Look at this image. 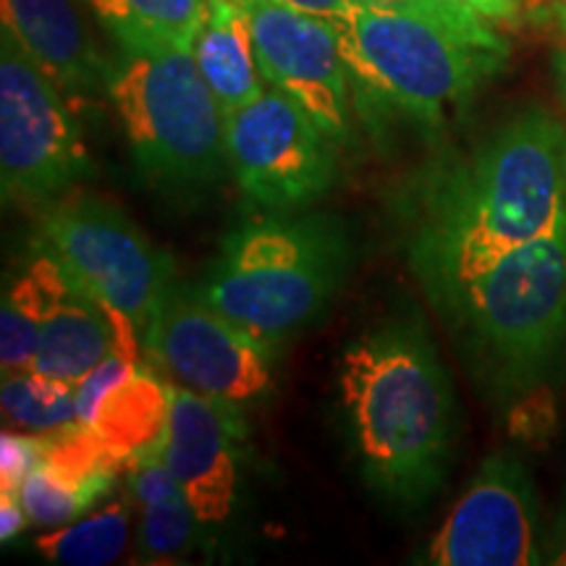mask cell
<instances>
[{
  "instance_id": "cell-1",
  "label": "cell",
  "mask_w": 566,
  "mask_h": 566,
  "mask_svg": "<svg viewBox=\"0 0 566 566\" xmlns=\"http://www.w3.org/2000/svg\"><path fill=\"white\" fill-rule=\"evenodd\" d=\"M564 126L543 108L501 124L467 158L428 171L409 263L430 300L566 221Z\"/></svg>"
},
{
  "instance_id": "cell-2",
  "label": "cell",
  "mask_w": 566,
  "mask_h": 566,
  "mask_svg": "<svg viewBox=\"0 0 566 566\" xmlns=\"http://www.w3.org/2000/svg\"><path fill=\"white\" fill-rule=\"evenodd\" d=\"M338 394L367 485L391 504H424L449 470L457 396L420 317H388L346 344Z\"/></svg>"
},
{
  "instance_id": "cell-3",
  "label": "cell",
  "mask_w": 566,
  "mask_h": 566,
  "mask_svg": "<svg viewBox=\"0 0 566 566\" xmlns=\"http://www.w3.org/2000/svg\"><path fill=\"white\" fill-rule=\"evenodd\" d=\"M352 268L346 226L325 212H273L223 239L200 294L233 325L275 349L313 325Z\"/></svg>"
},
{
  "instance_id": "cell-4",
  "label": "cell",
  "mask_w": 566,
  "mask_h": 566,
  "mask_svg": "<svg viewBox=\"0 0 566 566\" xmlns=\"http://www.w3.org/2000/svg\"><path fill=\"white\" fill-rule=\"evenodd\" d=\"M433 302L495 384H541L566 354V221Z\"/></svg>"
},
{
  "instance_id": "cell-5",
  "label": "cell",
  "mask_w": 566,
  "mask_h": 566,
  "mask_svg": "<svg viewBox=\"0 0 566 566\" xmlns=\"http://www.w3.org/2000/svg\"><path fill=\"white\" fill-rule=\"evenodd\" d=\"M116 105L142 179L171 197H200L229 171L226 113L192 51L137 48L111 61Z\"/></svg>"
},
{
  "instance_id": "cell-6",
  "label": "cell",
  "mask_w": 566,
  "mask_h": 566,
  "mask_svg": "<svg viewBox=\"0 0 566 566\" xmlns=\"http://www.w3.org/2000/svg\"><path fill=\"white\" fill-rule=\"evenodd\" d=\"M334 30L357 101L399 111L428 132L443 129L506 61L441 27L363 0H354Z\"/></svg>"
},
{
  "instance_id": "cell-7",
  "label": "cell",
  "mask_w": 566,
  "mask_h": 566,
  "mask_svg": "<svg viewBox=\"0 0 566 566\" xmlns=\"http://www.w3.org/2000/svg\"><path fill=\"white\" fill-rule=\"evenodd\" d=\"M34 247L53 254L97 302L129 317L145 344L174 265L116 205L92 195L48 202Z\"/></svg>"
},
{
  "instance_id": "cell-8",
  "label": "cell",
  "mask_w": 566,
  "mask_h": 566,
  "mask_svg": "<svg viewBox=\"0 0 566 566\" xmlns=\"http://www.w3.org/2000/svg\"><path fill=\"white\" fill-rule=\"evenodd\" d=\"M90 174L66 92L9 30L0 34V187L6 202H53Z\"/></svg>"
},
{
  "instance_id": "cell-9",
  "label": "cell",
  "mask_w": 566,
  "mask_h": 566,
  "mask_svg": "<svg viewBox=\"0 0 566 566\" xmlns=\"http://www.w3.org/2000/svg\"><path fill=\"white\" fill-rule=\"evenodd\" d=\"M226 147L242 195L268 212H300L336 184V142L275 87L226 113Z\"/></svg>"
},
{
  "instance_id": "cell-10",
  "label": "cell",
  "mask_w": 566,
  "mask_h": 566,
  "mask_svg": "<svg viewBox=\"0 0 566 566\" xmlns=\"http://www.w3.org/2000/svg\"><path fill=\"white\" fill-rule=\"evenodd\" d=\"M142 346L171 384L208 399L244 407L273 388V349L218 313L197 286L168 283Z\"/></svg>"
},
{
  "instance_id": "cell-11",
  "label": "cell",
  "mask_w": 566,
  "mask_h": 566,
  "mask_svg": "<svg viewBox=\"0 0 566 566\" xmlns=\"http://www.w3.org/2000/svg\"><path fill=\"white\" fill-rule=\"evenodd\" d=\"M436 566L543 564L541 504L520 457L499 451L478 467L424 551Z\"/></svg>"
},
{
  "instance_id": "cell-12",
  "label": "cell",
  "mask_w": 566,
  "mask_h": 566,
  "mask_svg": "<svg viewBox=\"0 0 566 566\" xmlns=\"http://www.w3.org/2000/svg\"><path fill=\"white\" fill-rule=\"evenodd\" d=\"M242 3L263 80L300 103L336 145H346L352 139V80L334 24L273 0Z\"/></svg>"
},
{
  "instance_id": "cell-13",
  "label": "cell",
  "mask_w": 566,
  "mask_h": 566,
  "mask_svg": "<svg viewBox=\"0 0 566 566\" xmlns=\"http://www.w3.org/2000/svg\"><path fill=\"white\" fill-rule=\"evenodd\" d=\"M242 436V407L171 384L163 459L202 525H221L233 512L239 483L237 446Z\"/></svg>"
},
{
  "instance_id": "cell-14",
  "label": "cell",
  "mask_w": 566,
  "mask_h": 566,
  "mask_svg": "<svg viewBox=\"0 0 566 566\" xmlns=\"http://www.w3.org/2000/svg\"><path fill=\"white\" fill-rule=\"evenodd\" d=\"M3 30L66 95L108 90L111 61L97 51L74 0H0Z\"/></svg>"
},
{
  "instance_id": "cell-15",
  "label": "cell",
  "mask_w": 566,
  "mask_h": 566,
  "mask_svg": "<svg viewBox=\"0 0 566 566\" xmlns=\"http://www.w3.org/2000/svg\"><path fill=\"white\" fill-rule=\"evenodd\" d=\"M118 310L97 302L69 275L66 289L45 315L32 370L76 386L116 346Z\"/></svg>"
},
{
  "instance_id": "cell-16",
  "label": "cell",
  "mask_w": 566,
  "mask_h": 566,
  "mask_svg": "<svg viewBox=\"0 0 566 566\" xmlns=\"http://www.w3.org/2000/svg\"><path fill=\"white\" fill-rule=\"evenodd\" d=\"M192 55L223 113L244 108L263 95V74L242 0H208Z\"/></svg>"
},
{
  "instance_id": "cell-17",
  "label": "cell",
  "mask_w": 566,
  "mask_h": 566,
  "mask_svg": "<svg viewBox=\"0 0 566 566\" xmlns=\"http://www.w3.org/2000/svg\"><path fill=\"white\" fill-rule=\"evenodd\" d=\"M171 415V384L139 363L122 384L103 396L95 420L87 428L97 433L105 449L126 467L129 459L160 449Z\"/></svg>"
},
{
  "instance_id": "cell-18",
  "label": "cell",
  "mask_w": 566,
  "mask_h": 566,
  "mask_svg": "<svg viewBox=\"0 0 566 566\" xmlns=\"http://www.w3.org/2000/svg\"><path fill=\"white\" fill-rule=\"evenodd\" d=\"M118 48H184L192 51L208 0H84Z\"/></svg>"
},
{
  "instance_id": "cell-19",
  "label": "cell",
  "mask_w": 566,
  "mask_h": 566,
  "mask_svg": "<svg viewBox=\"0 0 566 566\" xmlns=\"http://www.w3.org/2000/svg\"><path fill=\"white\" fill-rule=\"evenodd\" d=\"M0 407L6 428L11 424L13 430L34 436L59 433L80 422L74 386L34 370L3 375Z\"/></svg>"
},
{
  "instance_id": "cell-20",
  "label": "cell",
  "mask_w": 566,
  "mask_h": 566,
  "mask_svg": "<svg viewBox=\"0 0 566 566\" xmlns=\"http://www.w3.org/2000/svg\"><path fill=\"white\" fill-rule=\"evenodd\" d=\"M129 541V509L113 501L97 514L74 525L40 535L34 548L42 558L69 566H103L116 562Z\"/></svg>"
},
{
  "instance_id": "cell-21",
  "label": "cell",
  "mask_w": 566,
  "mask_h": 566,
  "mask_svg": "<svg viewBox=\"0 0 566 566\" xmlns=\"http://www.w3.org/2000/svg\"><path fill=\"white\" fill-rule=\"evenodd\" d=\"M363 3L407 13V17L441 27V30L454 34V38L470 42L475 48H483V51L509 55L506 40L493 30V21L480 17L478 11H472L462 0H363Z\"/></svg>"
},
{
  "instance_id": "cell-22",
  "label": "cell",
  "mask_w": 566,
  "mask_h": 566,
  "mask_svg": "<svg viewBox=\"0 0 566 566\" xmlns=\"http://www.w3.org/2000/svg\"><path fill=\"white\" fill-rule=\"evenodd\" d=\"M19 501L24 506L27 516L34 525H66L82 516L90 506H95L97 495L66 483V480L55 475L48 464H40L24 485L19 488Z\"/></svg>"
},
{
  "instance_id": "cell-23",
  "label": "cell",
  "mask_w": 566,
  "mask_h": 566,
  "mask_svg": "<svg viewBox=\"0 0 566 566\" xmlns=\"http://www.w3.org/2000/svg\"><path fill=\"white\" fill-rule=\"evenodd\" d=\"M197 520L195 509L187 499L168 501V504L142 509L139 522V556L158 562L166 556H181L195 543Z\"/></svg>"
},
{
  "instance_id": "cell-24",
  "label": "cell",
  "mask_w": 566,
  "mask_h": 566,
  "mask_svg": "<svg viewBox=\"0 0 566 566\" xmlns=\"http://www.w3.org/2000/svg\"><path fill=\"white\" fill-rule=\"evenodd\" d=\"M42 464L40 436L24 430H3L0 436V493L19 495V488Z\"/></svg>"
},
{
  "instance_id": "cell-25",
  "label": "cell",
  "mask_w": 566,
  "mask_h": 566,
  "mask_svg": "<svg viewBox=\"0 0 566 566\" xmlns=\"http://www.w3.org/2000/svg\"><path fill=\"white\" fill-rule=\"evenodd\" d=\"M134 365H137V359L126 357L124 352H118L116 346H113V349L103 357V363L97 365L90 375H84L80 384L74 386L76 415H80L82 424H90L95 420V412L97 407H101L103 396L108 394L116 384H122L126 375L132 373Z\"/></svg>"
},
{
  "instance_id": "cell-26",
  "label": "cell",
  "mask_w": 566,
  "mask_h": 566,
  "mask_svg": "<svg viewBox=\"0 0 566 566\" xmlns=\"http://www.w3.org/2000/svg\"><path fill=\"white\" fill-rule=\"evenodd\" d=\"M273 3L286 6V9H294L300 13H310V17L325 19L331 24L342 21L346 13L352 11L354 0H273Z\"/></svg>"
},
{
  "instance_id": "cell-27",
  "label": "cell",
  "mask_w": 566,
  "mask_h": 566,
  "mask_svg": "<svg viewBox=\"0 0 566 566\" xmlns=\"http://www.w3.org/2000/svg\"><path fill=\"white\" fill-rule=\"evenodd\" d=\"M30 516H27L24 506H21L19 495L0 493V541L9 543L24 530Z\"/></svg>"
},
{
  "instance_id": "cell-28",
  "label": "cell",
  "mask_w": 566,
  "mask_h": 566,
  "mask_svg": "<svg viewBox=\"0 0 566 566\" xmlns=\"http://www.w3.org/2000/svg\"><path fill=\"white\" fill-rule=\"evenodd\" d=\"M543 564L566 566V495L556 512L554 527L543 537Z\"/></svg>"
},
{
  "instance_id": "cell-29",
  "label": "cell",
  "mask_w": 566,
  "mask_h": 566,
  "mask_svg": "<svg viewBox=\"0 0 566 566\" xmlns=\"http://www.w3.org/2000/svg\"><path fill=\"white\" fill-rule=\"evenodd\" d=\"M462 3L488 21H495V24H512V21H516V13H520L516 0H462Z\"/></svg>"
},
{
  "instance_id": "cell-30",
  "label": "cell",
  "mask_w": 566,
  "mask_h": 566,
  "mask_svg": "<svg viewBox=\"0 0 566 566\" xmlns=\"http://www.w3.org/2000/svg\"><path fill=\"white\" fill-rule=\"evenodd\" d=\"M554 76H556V87L566 101V45L558 48L554 55Z\"/></svg>"
},
{
  "instance_id": "cell-31",
  "label": "cell",
  "mask_w": 566,
  "mask_h": 566,
  "mask_svg": "<svg viewBox=\"0 0 566 566\" xmlns=\"http://www.w3.org/2000/svg\"><path fill=\"white\" fill-rule=\"evenodd\" d=\"M556 19H558V24H562V30L566 32V0H562V3H558Z\"/></svg>"
},
{
  "instance_id": "cell-32",
  "label": "cell",
  "mask_w": 566,
  "mask_h": 566,
  "mask_svg": "<svg viewBox=\"0 0 566 566\" xmlns=\"http://www.w3.org/2000/svg\"><path fill=\"white\" fill-rule=\"evenodd\" d=\"M564 158H566V147H564Z\"/></svg>"
}]
</instances>
